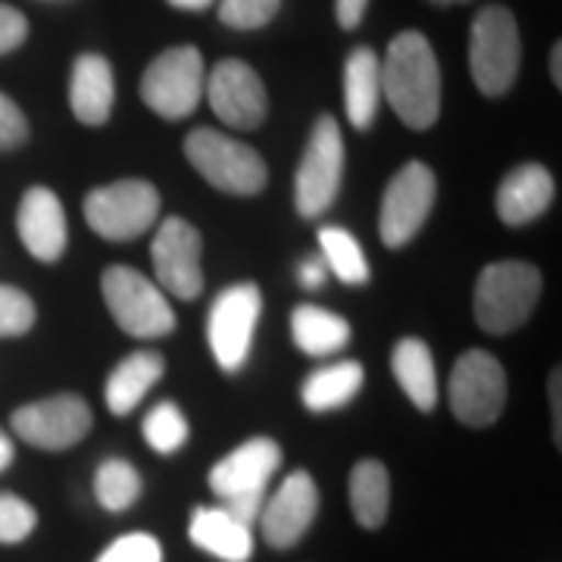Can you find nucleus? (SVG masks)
<instances>
[{"mask_svg":"<svg viewBox=\"0 0 562 562\" xmlns=\"http://www.w3.org/2000/svg\"><path fill=\"white\" fill-rule=\"evenodd\" d=\"M382 101L413 132H428L441 116V66L422 32H401L382 60Z\"/></svg>","mask_w":562,"mask_h":562,"instance_id":"nucleus-1","label":"nucleus"},{"mask_svg":"<svg viewBox=\"0 0 562 562\" xmlns=\"http://www.w3.org/2000/svg\"><path fill=\"white\" fill-rule=\"evenodd\" d=\"M543 279L535 262L501 260L487 262L475 281L472 313L484 335H513L522 328L541 301Z\"/></svg>","mask_w":562,"mask_h":562,"instance_id":"nucleus-2","label":"nucleus"},{"mask_svg":"<svg viewBox=\"0 0 562 562\" xmlns=\"http://www.w3.org/2000/svg\"><path fill=\"white\" fill-rule=\"evenodd\" d=\"M281 469V447L272 438H250L210 469V491L216 506L228 509L244 525H257L269 497V484Z\"/></svg>","mask_w":562,"mask_h":562,"instance_id":"nucleus-3","label":"nucleus"},{"mask_svg":"<svg viewBox=\"0 0 562 562\" xmlns=\"http://www.w3.org/2000/svg\"><path fill=\"white\" fill-rule=\"evenodd\" d=\"M522 63L519 22L509 7L491 3L475 16L469 29V76L484 98H503L516 79Z\"/></svg>","mask_w":562,"mask_h":562,"instance_id":"nucleus-4","label":"nucleus"},{"mask_svg":"<svg viewBox=\"0 0 562 562\" xmlns=\"http://www.w3.org/2000/svg\"><path fill=\"white\" fill-rule=\"evenodd\" d=\"M101 294L120 331L154 341L176 331V310L157 281L132 266H110L101 276Z\"/></svg>","mask_w":562,"mask_h":562,"instance_id":"nucleus-5","label":"nucleus"},{"mask_svg":"<svg viewBox=\"0 0 562 562\" xmlns=\"http://www.w3.org/2000/svg\"><path fill=\"white\" fill-rule=\"evenodd\" d=\"M184 157L194 172H201V179L235 198H254L269 181V169L260 154L216 128H194L184 138Z\"/></svg>","mask_w":562,"mask_h":562,"instance_id":"nucleus-6","label":"nucleus"},{"mask_svg":"<svg viewBox=\"0 0 562 562\" xmlns=\"http://www.w3.org/2000/svg\"><path fill=\"white\" fill-rule=\"evenodd\" d=\"M206 63L194 44L166 47L140 76V101L160 120H188L203 101Z\"/></svg>","mask_w":562,"mask_h":562,"instance_id":"nucleus-7","label":"nucleus"},{"mask_svg":"<svg viewBox=\"0 0 562 562\" xmlns=\"http://www.w3.org/2000/svg\"><path fill=\"white\" fill-rule=\"evenodd\" d=\"M85 222L106 241H135L160 220V191L144 179H122L88 191Z\"/></svg>","mask_w":562,"mask_h":562,"instance_id":"nucleus-8","label":"nucleus"},{"mask_svg":"<svg viewBox=\"0 0 562 562\" xmlns=\"http://www.w3.org/2000/svg\"><path fill=\"white\" fill-rule=\"evenodd\" d=\"M344 184V135L335 116H319L303 147L294 176V206L303 220H319L331 210Z\"/></svg>","mask_w":562,"mask_h":562,"instance_id":"nucleus-9","label":"nucleus"},{"mask_svg":"<svg viewBox=\"0 0 562 562\" xmlns=\"http://www.w3.org/2000/svg\"><path fill=\"white\" fill-rule=\"evenodd\" d=\"M260 316L262 294L254 281H238L213 301L206 316V341L222 372H238L247 362Z\"/></svg>","mask_w":562,"mask_h":562,"instance_id":"nucleus-10","label":"nucleus"},{"mask_svg":"<svg viewBox=\"0 0 562 562\" xmlns=\"http://www.w3.org/2000/svg\"><path fill=\"white\" fill-rule=\"evenodd\" d=\"M10 428L20 441L35 450L60 453L91 435L94 413L81 394H54L13 409Z\"/></svg>","mask_w":562,"mask_h":562,"instance_id":"nucleus-11","label":"nucleus"},{"mask_svg":"<svg viewBox=\"0 0 562 562\" xmlns=\"http://www.w3.org/2000/svg\"><path fill=\"white\" fill-rule=\"evenodd\" d=\"M450 409L465 428H487L506 406V369L487 350H465L450 372Z\"/></svg>","mask_w":562,"mask_h":562,"instance_id":"nucleus-12","label":"nucleus"},{"mask_svg":"<svg viewBox=\"0 0 562 562\" xmlns=\"http://www.w3.org/2000/svg\"><path fill=\"white\" fill-rule=\"evenodd\" d=\"M435 198H438V179L428 162L413 160L397 169L384 188L382 213H379L384 247L397 250L413 241L431 216Z\"/></svg>","mask_w":562,"mask_h":562,"instance_id":"nucleus-13","label":"nucleus"},{"mask_svg":"<svg viewBox=\"0 0 562 562\" xmlns=\"http://www.w3.org/2000/svg\"><path fill=\"white\" fill-rule=\"evenodd\" d=\"M150 260L162 294L179 301H198L203 291V241L201 232L181 216H169L157 225Z\"/></svg>","mask_w":562,"mask_h":562,"instance_id":"nucleus-14","label":"nucleus"},{"mask_svg":"<svg viewBox=\"0 0 562 562\" xmlns=\"http://www.w3.org/2000/svg\"><path fill=\"white\" fill-rule=\"evenodd\" d=\"M203 98L210 101L216 120L238 132L260 128L269 116V94L254 66L244 60H220L206 72Z\"/></svg>","mask_w":562,"mask_h":562,"instance_id":"nucleus-15","label":"nucleus"},{"mask_svg":"<svg viewBox=\"0 0 562 562\" xmlns=\"http://www.w3.org/2000/svg\"><path fill=\"white\" fill-rule=\"evenodd\" d=\"M316 516H319V484L306 469H297L284 475L276 494L266 497L257 522H260L262 541L272 550H291L306 538Z\"/></svg>","mask_w":562,"mask_h":562,"instance_id":"nucleus-16","label":"nucleus"},{"mask_svg":"<svg viewBox=\"0 0 562 562\" xmlns=\"http://www.w3.org/2000/svg\"><path fill=\"white\" fill-rule=\"evenodd\" d=\"M16 235L38 262H57L69 244V222L57 191L35 184L22 194L16 210Z\"/></svg>","mask_w":562,"mask_h":562,"instance_id":"nucleus-17","label":"nucleus"},{"mask_svg":"<svg viewBox=\"0 0 562 562\" xmlns=\"http://www.w3.org/2000/svg\"><path fill=\"white\" fill-rule=\"evenodd\" d=\"M553 194H557V181L541 162H522L497 184L494 210L501 222L519 228L543 216L553 203Z\"/></svg>","mask_w":562,"mask_h":562,"instance_id":"nucleus-18","label":"nucleus"},{"mask_svg":"<svg viewBox=\"0 0 562 562\" xmlns=\"http://www.w3.org/2000/svg\"><path fill=\"white\" fill-rule=\"evenodd\" d=\"M116 103L113 66L101 54H81L69 76V110L81 125H106Z\"/></svg>","mask_w":562,"mask_h":562,"instance_id":"nucleus-19","label":"nucleus"},{"mask_svg":"<svg viewBox=\"0 0 562 562\" xmlns=\"http://www.w3.org/2000/svg\"><path fill=\"white\" fill-rule=\"evenodd\" d=\"M188 538L222 562H250L254 557V525H244L222 506H198L191 513Z\"/></svg>","mask_w":562,"mask_h":562,"instance_id":"nucleus-20","label":"nucleus"},{"mask_svg":"<svg viewBox=\"0 0 562 562\" xmlns=\"http://www.w3.org/2000/svg\"><path fill=\"white\" fill-rule=\"evenodd\" d=\"M382 106V60L372 47H353L344 63V113L357 132H366Z\"/></svg>","mask_w":562,"mask_h":562,"instance_id":"nucleus-21","label":"nucleus"},{"mask_svg":"<svg viewBox=\"0 0 562 562\" xmlns=\"http://www.w3.org/2000/svg\"><path fill=\"white\" fill-rule=\"evenodd\" d=\"M391 372L419 413H431L438 406V369H435L431 347L422 338H401L394 344Z\"/></svg>","mask_w":562,"mask_h":562,"instance_id":"nucleus-22","label":"nucleus"},{"mask_svg":"<svg viewBox=\"0 0 562 562\" xmlns=\"http://www.w3.org/2000/svg\"><path fill=\"white\" fill-rule=\"evenodd\" d=\"M162 372H166V360L157 350H135L110 372V379L103 384L106 409L113 416H128L144 401V394L160 382Z\"/></svg>","mask_w":562,"mask_h":562,"instance_id":"nucleus-23","label":"nucleus"},{"mask_svg":"<svg viewBox=\"0 0 562 562\" xmlns=\"http://www.w3.org/2000/svg\"><path fill=\"white\" fill-rule=\"evenodd\" d=\"M291 338H294L301 353L313 357V360H325V357H335L338 350L350 344L353 328L344 316L325 310V306L301 303L291 313Z\"/></svg>","mask_w":562,"mask_h":562,"instance_id":"nucleus-24","label":"nucleus"},{"mask_svg":"<svg viewBox=\"0 0 562 562\" xmlns=\"http://www.w3.org/2000/svg\"><path fill=\"white\" fill-rule=\"evenodd\" d=\"M366 384V369L357 360L325 362L301 384V401L310 413H335L353 401Z\"/></svg>","mask_w":562,"mask_h":562,"instance_id":"nucleus-25","label":"nucleus"},{"mask_svg":"<svg viewBox=\"0 0 562 562\" xmlns=\"http://www.w3.org/2000/svg\"><path fill=\"white\" fill-rule=\"evenodd\" d=\"M350 513L366 531H379L391 509V475L382 460H360L347 482Z\"/></svg>","mask_w":562,"mask_h":562,"instance_id":"nucleus-26","label":"nucleus"},{"mask_svg":"<svg viewBox=\"0 0 562 562\" xmlns=\"http://www.w3.org/2000/svg\"><path fill=\"white\" fill-rule=\"evenodd\" d=\"M319 247L325 269L344 284H369L372 272H369V260L362 254L360 241L338 225H322L319 228Z\"/></svg>","mask_w":562,"mask_h":562,"instance_id":"nucleus-27","label":"nucleus"},{"mask_svg":"<svg viewBox=\"0 0 562 562\" xmlns=\"http://www.w3.org/2000/svg\"><path fill=\"white\" fill-rule=\"evenodd\" d=\"M144 482L140 472L122 457H110L94 472V497L106 513H125L138 503Z\"/></svg>","mask_w":562,"mask_h":562,"instance_id":"nucleus-28","label":"nucleus"},{"mask_svg":"<svg viewBox=\"0 0 562 562\" xmlns=\"http://www.w3.org/2000/svg\"><path fill=\"white\" fill-rule=\"evenodd\" d=\"M140 431H144V441L150 443L157 453L169 457V453H179L181 447L191 438V425L184 419L179 406L172 401H160L140 422Z\"/></svg>","mask_w":562,"mask_h":562,"instance_id":"nucleus-29","label":"nucleus"},{"mask_svg":"<svg viewBox=\"0 0 562 562\" xmlns=\"http://www.w3.org/2000/svg\"><path fill=\"white\" fill-rule=\"evenodd\" d=\"M35 528H38V509L20 494L0 491V547L22 543L25 538H32Z\"/></svg>","mask_w":562,"mask_h":562,"instance_id":"nucleus-30","label":"nucleus"},{"mask_svg":"<svg viewBox=\"0 0 562 562\" xmlns=\"http://www.w3.org/2000/svg\"><path fill=\"white\" fill-rule=\"evenodd\" d=\"M35 301L13 284H0V338H22L35 328Z\"/></svg>","mask_w":562,"mask_h":562,"instance_id":"nucleus-31","label":"nucleus"},{"mask_svg":"<svg viewBox=\"0 0 562 562\" xmlns=\"http://www.w3.org/2000/svg\"><path fill=\"white\" fill-rule=\"evenodd\" d=\"M281 0H220L222 25L235 32H257L279 16Z\"/></svg>","mask_w":562,"mask_h":562,"instance_id":"nucleus-32","label":"nucleus"},{"mask_svg":"<svg viewBox=\"0 0 562 562\" xmlns=\"http://www.w3.org/2000/svg\"><path fill=\"white\" fill-rule=\"evenodd\" d=\"M94 562H162V547L147 531L122 535Z\"/></svg>","mask_w":562,"mask_h":562,"instance_id":"nucleus-33","label":"nucleus"},{"mask_svg":"<svg viewBox=\"0 0 562 562\" xmlns=\"http://www.w3.org/2000/svg\"><path fill=\"white\" fill-rule=\"evenodd\" d=\"M29 138V120L20 110V103L0 91V150H13Z\"/></svg>","mask_w":562,"mask_h":562,"instance_id":"nucleus-34","label":"nucleus"},{"mask_svg":"<svg viewBox=\"0 0 562 562\" xmlns=\"http://www.w3.org/2000/svg\"><path fill=\"white\" fill-rule=\"evenodd\" d=\"M29 38V20L22 16L16 7L0 3V57L13 54Z\"/></svg>","mask_w":562,"mask_h":562,"instance_id":"nucleus-35","label":"nucleus"},{"mask_svg":"<svg viewBox=\"0 0 562 562\" xmlns=\"http://www.w3.org/2000/svg\"><path fill=\"white\" fill-rule=\"evenodd\" d=\"M366 7H369V0H335V16H338V25H341L344 32L360 29Z\"/></svg>","mask_w":562,"mask_h":562,"instance_id":"nucleus-36","label":"nucleus"},{"mask_svg":"<svg viewBox=\"0 0 562 562\" xmlns=\"http://www.w3.org/2000/svg\"><path fill=\"white\" fill-rule=\"evenodd\" d=\"M297 279L306 291H319L325 288V279H328V269H325V262L322 257H310V260L301 262V269H297Z\"/></svg>","mask_w":562,"mask_h":562,"instance_id":"nucleus-37","label":"nucleus"},{"mask_svg":"<svg viewBox=\"0 0 562 562\" xmlns=\"http://www.w3.org/2000/svg\"><path fill=\"white\" fill-rule=\"evenodd\" d=\"M560 382H562V375H560V369H553L550 372V397H553V438H557V443L562 441V435H560V428H562V403H560Z\"/></svg>","mask_w":562,"mask_h":562,"instance_id":"nucleus-38","label":"nucleus"},{"mask_svg":"<svg viewBox=\"0 0 562 562\" xmlns=\"http://www.w3.org/2000/svg\"><path fill=\"white\" fill-rule=\"evenodd\" d=\"M13 457H16V447H13V441H10V435H3V431H0V472H7V469H10Z\"/></svg>","mask_w":562,"mask_h":562,"instance_id":"nucleus-39","label":"nucleus"},{"mask_svg":"<svg viewBox=\"0 0 562 562\" xmlns=\"http://www.w3.org/2000/svg\"><path fill=\"white\" fill-rule=\"evenodd\" d=\"M550 76H553V85L562 88V44L557 41L553 50H550Z\"/></svg>","mask_w":562,"mask_h":562,"instance_id":"nucleus-40","label":"nucleus"},{"mask_svg":"<svg viewBox=\"0 0 562 562\" xmlns=\"http://www.w3.org/2000/svg\"><path fill=\"white\" fill-rule=\"evenodd\" d=\"M216 0H169V7L176 10H184V13H201L206 7H213Z\"/></svg>","mask_w":562,"mask_h":562,"instance_id":"nucleus-41","label":"nucleus"},{"mask_svg":"<svg viewBox=\"0 0 562 562\" xmlns=\"http://www.w3.org/2000/svg\"><path fill=\"white\" fill-rule=\"evenodd\" d=\"M435 3H469V0H435Z\"/></svg>","mask_w":562,"mask_h":562,"instance_id":"nucleus-42","label":"nucleus"}]
</instances>
